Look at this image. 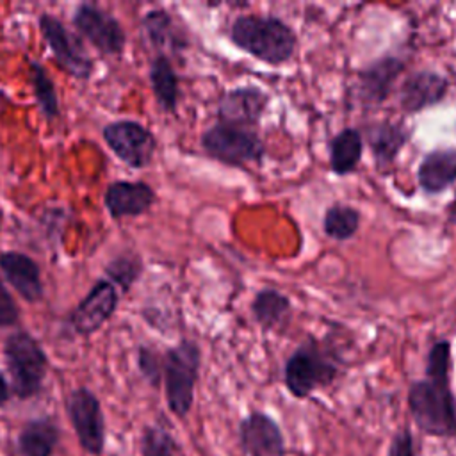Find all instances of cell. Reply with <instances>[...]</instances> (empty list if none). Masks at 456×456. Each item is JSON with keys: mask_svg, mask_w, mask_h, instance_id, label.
<instances>
[{"mask_svg": "<svg viewBox=\"0 0 456 456\" xmlns=\"http://www.w3.org/2000/svg\"><path fill=\"white\" fill-rule=\"evenodd\" d=\"M408 410L415 426L438 438L456 436V395L451 390V344L436 340L426 362V376L408 388Z\"/></svg>", "mask_w": 456, "mask_h": 456, "instance_id": "1", "label": "cell"}, {"mask_svg": "<svg viewBox=\"0 0 456 456\" xmlns=\"http://www.w3.org/2000/svg\"><path fill=\"white\" fill-rule=\"evenodd\" d=\"M228 36L237 48L271 66L287 62L296 50L294 30L274 16H237Z\"/></svg>", "mask_w": 456, "mask_h": 456, "instance_id": "2", "label": "cell"}, {"mask_svg": "<svg viewBox=\"0 0 456 456\" xmlns=\"http://www.w3.org/2000/svg\"><path fill=\"white\" fill-rule=\"evenodd\" d=\"M201 351L194 340H182L167 349L162 358V379L166 401L178 419L189 415L194 403V388L200 374Z\"/></svg>", "mask_w": 456, "mask_h": 456, "instance_id": "3", "label": "cell"}, {"mask_svg": "<svg viewBox=\"0 0 456 456\" xmlns=\"http://www.w3.org/2000/svg\"><path fill=\"white\" fill-rule=\"evenodd\" d=\"M4 358L11 378V394L30 399L41 392L48 358L39 342L27 331H14L4 344Z\"/></svg>", "mask_w": 456, "mask_h": 456, "instance_id": "4", "label": "cell"}, {"mask_svg": "<svg viewBox=\"0 0 456 456\" xmlns=\"http://www.w3.org/2000/svg\"><path fill=\"white\" fill-rule=\"evenodd\" d=\"M338 367L333 358L315 342L305 340L287 360L283 379L287 390L305 399L317 388H324L335 381Z\"/></svg>", "mask_w": 456, "mask_h": 456, "instance_id": "5", "label": "cell"}, {"mask_svg": "<svg viewBox=\"0 0 456 456\" xmlns=\"http://www.w3.org/2000/svg\"><path fill=\"white\" fill-rule=\"evenodd\" d=\"M201 148L208 157L228 166L260 162L265 151L262 139L253 128L221 121L214 123L201 134Z\"/></svg>", "mask_w": 456, "mask_h": 456, "instance_id": "6", "label": "cell"}, {"mask_svg": "<svg viewBox=\"0 0 456 456\" xmlns=\"http://www.w3.org/2000/svg\"><path fill=\"white\" fill-rule=\"evenodd\" d=\"M66 411L80 447L89 454H102L105 445V420L98 397L86 387L75 388L66 399Z\"/></svg>", "mask_w": 456, "mask_h": 456, "instance_id": "7", "label": "cell"}, {"mask_svg": "<svg viewBox=\"0 0 456 456\" xmlns=\"http://www.w3.org/2000/svg\"><path fill=\"white\" fill-rule=\"evenodd\" d=\"M102 135L107 146L116 153V157L130 167H146L153 159L157 148L155 137L144 125L137 121H112L105 125Z\"/></svg>", "mask_w": 456, "mask_h": 456, "instance_id": "8", "label": "cell"}, {"mask_svg": "<svg viewBox=\"0 0 456 456\" xmlns=\"http://www.w3.org/2000/svg\"><path fill=\"white\" fill-rule=\"evenodd\" d=\"M41 34L53 53L55 61L62 66V69L75 78H87L93 71V62L89 55L84 52L80 43L66 30L61 20L45 12L39 16Z\"/></svg>", "mask_w": 456, "mask_h": 456, "instance_id": "9", "label": "cell"}, {"mask_svg": "<svg viewBox=\"0 0 456 456\" xmlns=\"http://www.w3.org/2000/svg\"><path fill=\"white\" fill-rule=\"evenodd\" d=\"M73 25L102 53L116 55L125 46V30L121 23L96 5H78L73 12Z\"/></svg>", "mask_w": 456, "mask_h": 456, "instance_id": "10", "label": "cell"}, {"mask_svg": "<svg viewBox=\"0 0 456 456\" xmlns=\"http://www.w3.org/2000/svg\"><path fill=\"white\" fill-rule=\"evenodd\" d=\"M118 289L109 280H98L69 315L73 330L80 335L98 331L118 308Z\"/></svg>", "mask_w": 456, "mask_h": 456, "instance_id": "11", "label": "cell"}, {"mask_svg": "<svg viewBox=\"0 0 456 456\" xmlns=\"http://www.w3.org/2000/svg\"><path fill=\"white\" fill-rule=\"evenodd\" d=\"M239 442L248 456H287L278 422L264 411H249L239 424Z\"/></svg>", "mask_w": 456, "mask_h": 456, "instance_id": "12", "label": "cell"}, {"mask_svg": "<svg viewBox=\"0 0 456 456\" xmlns=\"http://www.w3.org/2000/svg\"><path fill=\"white\" fill-rule=\"evenodd\" d=\"M267 102L269 96L255 86L235 87L221 98L217 107V121L251 128L264 114Z\"/></svg>", "mask_w": 456, "mask_h": 456, "instance_id": "13", "label": "cell"}, {"mask_svg": "<svg viewBox=\"0 0 456 456\" xmlns=\"http://www.w3.org/2000/svg\"><path fill=\"white\" fill-rule=\"evenodd\" d=\"M449 89L447 78L436 71H415L399 89V105L404 112H419L442 102Z\"/></svg>", "mask_w": 456, "mask_h": 456, "instance_id": "14", "label": "cell"}, {"mask_svg": "<svg viewBox=\"0 0 456 456\" xmlns=\"http://www.w3.org/2000/svg\"><path fill=\"white\" fill-rule=\"evenodd\" d=\"M105 207L114 219L137 217L155 203V191L146 182H112L105 191Z\"/></svg>", "mask_w": 456, "mask_h": 456, "instance_id": "15", "label": "cell"}, {"mask_svg": "<svg viewBox=\"0 0 456 456\" xmlns=\"http://www.w3.org/2000/svg\"><path fill=\"white\" fill-rule=\"evenodd\" d=\"M0 271L9 285L28 303H37L43 297V281L39 265L20 251L0 253Z\"/></svg>", "mask_w": 456, "mask_h": 456, "instance_id": "16", "label": "cell"}, {"mask_svg": "<svg viewBox=\"0 0 456 456\" xmlns=\"http://www.w3.org/2000/svg\"><path fill=\"white\" fill-rule=\"evenodd\" d=\"M422 191L435 194L445 191L456 182V148H440L429 151L417 171Z\"/></svg>", "mask_w": 456, "mask_h": 456, "instance_id": "17", "label": "cell"}, {"mask_svg": "<svg viewBox=\"0 0 456 456\" xmlns=\"http://www.w3.org/2000/svg\"><path fill=\"white\" fill-rule=\"evenodd\" d=\"M404 62L397 57H383L360 73V96L367 103H381L392 84L403 71Z\"/></svg>", "mask_w": 456, "mask_h": 456, "instance_id": "18", "label": "cell"}, {"mask_svg": "<svg viewBox=\"0 0 456 456\" xmlns=\"http://www.w3.org/2000/svg\"><path fill=\"white\" fill-rule=\"evenodd\" d=\"M61 440L55 422L50 419L28 420L18 435V451L21 456H52Z\"/></svg>", "mask_w": 456, "mask_h": 456, "instance_id": "19", "label": "cell"}, {"mask_svg": "<svg viewBox=\"0 0 456 456\" xmlns=\"http://www.w3.org/2000/svg\"><path fill=\"white\" fill-rule=\"evenodd\" d=\"M408 141V134L403 126L383 121L367 128V142L372 157L379 167H387L394 162L397 153Z\"/></svg>", "mask_w": 456, "mask_h": 456, "instance_id": "20", "label": "cell"}, {"mask_svg": "<svg viewBox=\"0 0 456 456\" xmlns=\"http://www.w3.org/2000/svg\"><path fill=\"white\" fill-rule=\"evenodd\" d=\"M363 150L362 134L356 128L340 130L330 142V167L335 175L344 176L354 171Z\"/></svg>", "mask_w": 456, "mask_h": 456, "instance_id": "21", "label": "cell"}, {"mask_svg": "<svg viewBox=\"0 0 456 456\" xmlns=\"http://www.w3.org/2000/svg\"><path fill=\"white\" fill-rule=\"evenodd\" d=\"M150 82L157 103L162 110L173 112L178 103V78L169 59L160 53L151 61Z\"/></svg>", "mask_w": 456, "mask_h": 456, "instance_id": "22", "label": "cell"}, {"mask_svg": "<svg viewBox=\"0 0 456 456\" xmlns=\"http://www.w3.org/2000/svg\"><path fill=\"white\" fill-rule=\"evenodd\" d=\"M290 301L274 289H262L251 303V314L262 330H274L289 317Z\"/></svg>", "mask_w": 456, "mask_h": 456, "instance_id": "23", "label": "cell"}, {"mask_svg": "<svg viewBox=\"0 0 456 456\" xmlns=\"http://www.w3.org/2000/svg\"><path fill=\"white\" fill-rule=\"evenodd\" d=\"M142 30L148 41L157 48H173L183 46L185 43L180 39L173 18L164 9H151L142 18Z\"/></svg>", "mask_w": 456, "mask_h": 456, "instance_id": "24", "label": "cell"}, {"mask_svg": "<svg viewBox=\"0 0 456 456\" xmlns=\"http://www.w3.org/2000/svg\"><path fill=\"white\" fill-rule=\"evenodd\" d=\"M322 226L328 237L335 240H347L360 226V212L349 205L335 203L326 210Z\"/></svg>", "mask_w": 456, "mask_h": 456, "instance_id": "25", "label": "cell"}, {"mask_svg": "<svg viewBox=\"0 0 456 456\" xmlns=\"http://www.w3.org/2000/svg\"><path fill=\"white\" fill-rule=\"evenodd\" d=\"M30 80H32L34 94L43 116L48 121L59 118L61 109H59V100H57L53 82L50 80L46 69L39 62H30Z\"/></svg>", "mask_w": 456, "mask_h": 456, "instance_id": "26", "label": "cell"}, {"mask_svg": "<svg viewBox=\"0 0 456 456\" xmlns=\"http://www.w3.org/2000/svg\"><path fill=\"white\" fill-rule=\"evenodd\" d=\"M142 456H183V451L176 438L159 424L146 426L141 436Z\"/></svg>", "mask_w": 456, "mask_h": 456, "instance_id": "27", "label": "cell"}, {"mask_svg": "<svg viewBox=\"0 0 456 456\" xmlns=\"http://www.w3.org/2000/svg\"><path fill=\"white\" fill-rule=\"evenodd\" d=\"M141 271L142 265L137 256H118L107 265L109 281L121 287V290H128L130 285L139 278Z\"/></svg>", "mask_w": 456, "mask_h": 456, "instance_id": "28", "label": "cell"}, {"mask_svg": "<svg viewBox=\"0 0 456 456\" xmlns=\"http://www.w3.org/2000/svg\"><path fill=\"white\" fill-rule=\"evenodd\" d=\"M137 365H139V370H141L142 378L151 387H159V383L162 379V360L151 347H146V346L139 347Z\"/></svg>", "mask_w": 456, "mask_h": 456, "instance_id": "29", "label": "cell"}, {"mask_svg": "<svg viewBox=\"0 0 456 456\" xmlns=\"http://www.w3.org/2000/svg\"><path fill=\"white\" fill-rule=\"evenodd\" d=\"M20 319V310L0 280V326H12Z\"/></svg>", "mask_w": 456, "mask_h": 456, "instance_id": "30", "label": "cell"}, {"mask_svg": "<svg viewBox=\"0 0 456 456\" xmlns=\"http://www.w3.org/2000/svg\"><path fill=\"white\" fill-rule=\"evenodd\" d=\"M387 456H415L413 436L408 428H403L394 435Z\"/></svg>", "mask_w": 456, "mask_h": 456, "instance_id": "31", "label": "cell"}, {"mask_svg": "<svg viewBox=\"0 0 456 456\" xmlns=\"http://www.w3.org/2000/svg\"><path fill=\"white\" fill-rule=\"evenodd\" d=\"M11 397V387L5 379V376L0 372V406H4Z\"/></svg>", "mask_w": 456, "mask_h": 456, "instance_id": "32", "label": "cell"}, {"mask_svg": "<svg viewBox=\"0 0 456 456\" xmlns=\"http://www.w3.org/2000/svg\"><path fill=\"white\" fill-rule=\"evenodd\" d=\"M0 224H2V210H0Z\"/></svg>", "mask_w": 456, "mask_h": 456, "instance_id": "33", "label": "cell"}]
</instances>
